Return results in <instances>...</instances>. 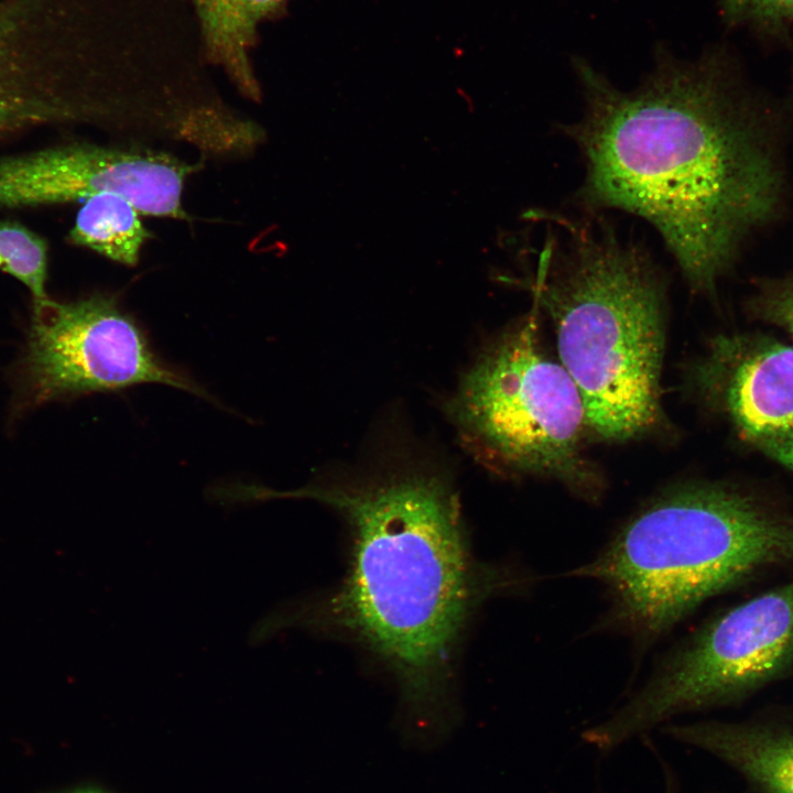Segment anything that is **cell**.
<instances>
[{
  "mask_svg": "<svg viewBox=\"0 0 793 793\" xmlns=\"http://www.w3.org/2000/svg\"><path fill=\"white\" fill-rule=\"evenodd\" d=\"M87 54L76 0L0 3V139L75 115L70 84Z\"/></svg>",
  "mask_w": 793,
  "mask_h": 793,
  "instance_id": "cell-10",
  "label": "cell"
},
{
  "mask_svg": "<svg viewBox=\"0 0 793 793\" xmlns=\"http://www.w3.org/2000/svg\"><path fill=\"white\" fill-rule=\"evenodd\" d=\"M664 769V779H665V790L664 793H678V784L675 778V774L672 772L670 767L666 764L663 765Z\"/></svg>",
  "mask_w": 793,
  "mask_h": 793,
  "instance_id": "cell-17",
  "label": "cell"
},
{
  "mask_svg": "<svg viewBox=\"0 0 793 793\" xmlns=\"http://www.w3.org/2000/svg\"><path fill=\"white\" fill-rule=\"evenodd\" d=\"M793 566V506L758 487L696 480L658 496L573 576L608 593V623L651 643L708 599Z\"/></svg>",
  "mask_w": 793,
  "mask_h": 793,
  "instance_id": "cell-3",
  "label": "cell"
},
{
  "mask_svg": "<svg viewBox=\"0 0 793 793\" xmlns=\"http://www.w3.org/2000/svg\"><path fill=\"white\" fill-rule=\"evenodd\" d=\"M663 731L721 759L761 793H793L791 725L767 720H707L667 725Z\"/></svg>",
  "mask_w": 793,
  "mask_h": 793,
  "instance_id": "cell-11",
  "label": "cell"
},
{
  "mask_svg": "<svg viewBox=\"0 0 793 793\" xmlns=\"http://www.w3.org/2000/svg\"><path fill=\"white\" fill-rule=\"evenodd\" d=\"M749 312L758 321L785 332L793 346V275L759 283L749 298Z\"/></svg>",
  "mask_w": 793,
  "mask_h": 793,
  "instance_id": "cell-15",
  "label": "cell"
},
{
  "mask_svg": "<svg viewBox=\"0 0 793 793\" xmlns=\"http://www.w3.org/2000/svg\"><path fill=\"white\" fill-rule=\"evenodd\" d=\"M573 65L586 107L567 133L586 161L584 196L649 220L688 283L713 293L783 193L774 151L721 54L685 62L659 46L654 69L631 91L580 57Z\"/></svg>",
  "mask_w": 793,
  "mask_h": 793,
  "instance_id": "cell-1",
  "label": "cell"
},
{
  "mask_svg": "<svg viewBox=\"0 0 793 793\" xmlns=\"http://www.w3.org/2000/svg\"><path fill=\"white\" fill-rule=\"evenodd\" d=\"M791 676L793 579L709 619L582 738L609 751L677 715L738 704Z\"/></svg>",
  "mask_w": 793,
  "mask_h": 793,
  "instance_id": "cell-6",
  "label": "cell"
},
{
  "mask_svg": "<svg viewBox=\"0 0 793 793\" xmlns=\"http://www.w3.org/2000/svg\"><path fill=\"white\" fill-rule=\"evenodd\" d=\"M720 9L729 24L751 23L770 29L793 24V0H721Z\"/></svg>",
  "mask_w": 793,
  "mask_h": 793,
  "instance_id": "cell-16",
  "label": "cell"
},
{
  "mask_svg": "<svg viewBox=\"0 0 793 793\" xmlns=\"http://www.w3.org/2000/svg\"><path fill=\"white\" fill-rule=\"evenodd\" d=\"M289 496L325 503L349 534L345 576L309 606L307 624L366 651L413 718L450 716L470 621L487 600L521 590L528 576L477 560L457 492L432 470L387 471Z\"/></svg>",
  "mask_w": 793,
  "mask_h": 793,
  "instance_id": "cell-2",
  "label": "cell"
},
{
  "mask_svg": "<svg viewBox=\"0 0 793 793\" xmlns=\"http://www.w3.org/2000/svg\"><path fill=\"white\" fill-rule=\"evenodd\" d=\"M0 270L23 283L32 294L33 303L48 298L45 291L47 245L21 224L0 222Z\"/></svg>",
  "mask_w": 793,
  "mask_h": 793,
  "instance_id": "cell-14",
  "label": "cell"
},
{
  "mask_svg": "<svg viewBox=\"0 0 793 793\" xmlns=\"http://www.w3.org/2000/svg\"><path fill=\"white\" fill-rule=\"evenodd\" d=\"M536 321L534 307L484 348L448 414L487 467L555 480L595 501L605 485L583 449L584 403L566 369L542 345Z\"/></svg>",
  "mask_w": 793,
  "mask_h": 793,
  "instance_id": "cell-5",
  "label": "cell"
},
{
  "mask_svg": "<svg viewBox=\"0 0 793 793\" xmlns=\"http://www.w3.org/2000/svg\"><path fill=\"white\" fill-rule=\"evenodd\" d=\"M139 211L126 198L101 193L85 199L69 231L72 243L89 248L113 261L135 265L150 238Z\"/></svg>",
  "mask_w": 793,
  "mask_h": 793,
  "instance_id": "cell-13",
  "label": "cell"
},
{
  "mask_svg": "<svg viewBox=\"0 0 793 793\" xmlns=\"http://www.w3.org/2000/svg\"><path fill=\"white\" fill-rule=\"evenodd\" d=\"M207 57L251 97L258 85L250 65L258 26L279 14L287 0H192Z\"/></svg>",
  "mask_w": 793,
  "mask_h": 793,
  "instance_id": "cell-12",
  "label": "cell"
},
{
  "mask_svg": "<svg viewBox=\"0 0 793 793\" xmlns=\"http://www.w3.org/2000/svg\"><path fill=\"white\" fill-rule=\"evenodd\" d=\"M14 381L19 410L149 382L208 398L203 388L166 367L133 319L105 295L34 303Z\"/></svg>",
  "mask_w": 793,
  "mask_h": 793,
  "instance_id": "cell-7",
  "label": "cell"
},
{
  "mask_svg": "<svg viewBox=\"0 0 793 793\" xmlns=\"http://www.w3.org/2000/svg\"><path fill=\"white\" fill-rule=\"evenodd\" d=\"M75 793H100V792L94 791V790H84V791H78V792H75Z\"/></svg>",
  "mask_w": 793,
  "mask_h": 793,
  "instance_id": "cell-18",
  "label": "cell"
},
{
  "mask_svg": "<svg viewBox=\"0 0 793 793\" xmlns=\"http://www.w3.org/2000/svg\"><path fill=\"white\" fill-rule=\"evenodd\" d=\"M534 296L553 323L588 431L608 442L652 432L662 414L664 290L643 250L606 228H576L564 246L544 248Z\"/></svg>",
  "mask_w": 793,
  "mask_h": 793,
  "instance_id": "cell-4",
  "label": "cell"
},
{
  "mask_svg": "<svg viewBox=\"0 0 793 793\" xmlns=\"http://www.w3.org/2000/svg\"><path fill=\"white\" fill-rule=\"evenodd\" d=\"M192 166L164 153L69 144L0 159V208L65 204L112 193L140 214L187 219Z\"/></svg>",
  "mask_w": 793,
  "mask_h": 793,
  "instance_id": "cell-8",
  "label": "cell"
},
{
  "mask_svg": "<svg viewBox=\"0 0 793 793\" xmlns=\"http://www.w3.org/2000/svg\"><path fill=\"white\" fill-rule=\"evenodd\" d=\"M700 404L749 448L793 474V346L758 330L709 339L689 370Z\"/></svg>",
  "mask_w": 793,
  "mask_h": 793,
  "instance_id": "cell-9",
  "label": "cell"
}]
</instances>
